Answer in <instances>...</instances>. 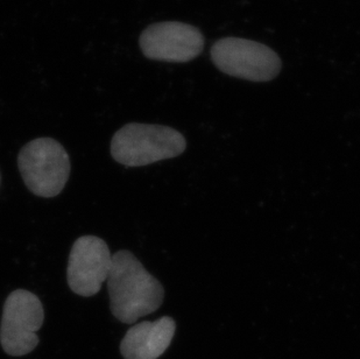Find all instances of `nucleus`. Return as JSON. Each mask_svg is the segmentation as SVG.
Returning <instances> with one entry per match:
<instances>
[{
  "mask_svg": "<svg viewBox=\"0 0 360 359\" xmlns=\"http://www.w3.org/2000/svg\"><path fill=\"white\" fill-rule=\"evenodd\" d=\"M106 282L110 309L120 322L132 325L162 305V285L146 271L132 252L120 250L112 254Z\"/></svg>",
  "mask_w": 360,
  "mask_h": 359,
  "instance_id": "nucleus-1",
  "label": "nucleus"
},
{
  "mask_svg": "<svg viewBox=\"0 0 360 359\" xmlns=\"http://www.w3.org/2000/svg\"><path fill=\"white\" fill-rule=\"evenodd\" d=\"M187 147L184 137L169 126L131 122L111 140V156L126 167H143L181 156Z\"/></svg>",
  "mask_w": 360,
  "mask_h": 359,
  "instance_id": "nucleus-2",
  "label": "nucleus"
},
{
  "mask_svg": "<svg viewBox=\"0 0 360 359\" xmlns=\"http://www.w3.org/2000/svg\"><path fill=\"white\" fill-rule=\"evenodd\" d=\"M18 167L25 184L44 199L58 196L70 177V159L65 147L51 138L32 140L21 149Z\"/></svg>",
  "mask_w": 360,
  "mask_h": 359,
  "instance_id": "nucleus-3",
  "label": "nucleus"
},
{
  "mask_svg": "<svg viewBox=\"0 0 360 359\" xmlns=\"http://www.w3.org/2000/svg\"><path fill=\"white\" fill-rule=\"evenodd\" d=\"M211 58L221 73L251 82H269L281 70L279 55L257 41L224 37L211 48Z\"/></svg>",
  "mask_w": 360,
  "mask_h": 359,
  "instance_id": "nucleus-4",
  "label": "nucleus"
},
{
  "mask_svg": "<svg viewBox=\"0 0 360 359\" xmlns=\"http://www.w3.org/2000/svg\"><path fill=\"white\" fill-rule=\"evenodd\" d=\"M40 298L31 291L17 289L7 296L0 325V343L12 357L28 355L38 346L37 332L44 325Z\"/></svg>",
  "mask_w": 360,
  "mask_h": 359,
  "instance_id": "nucleus-5",
  "label": "nucleus"
},
{
  "mask_svg": "<svg viewBox=\"0 0 360 359\" xmlns=\"http://www.w3.org/2000/svg\"><path fill=\"white\" fill-rule=\"evenodd\" d=\"M139 44L143 55L150 60L184 63L202 53L204 37L191 25L163 21L148 26L140 35Z\"/></svg>",
  "mask_w": 360,
  "mask_h": 359,
  "instance_id": "nucleus-6",
  "label": "nucleus"
},
{
  "mask_svg": "<svg viewBox=\"0 0 360 359\" xmlns=\"http://www.w3.org/2000/svg\"><path fill=\"white\" fill-rule=\"evenodd\" d=\"M112 254L102 238L83 236L72 245L69 256L67 279L75 294L94 296L108 280Z\"/></svg>",
  "mask_w": 360,
  "mask_h": 359,
  "instance_id": "nucleus-7",
  "label": "nucleus"
},
{
  "mask_svg": "<svg viewBox=\"0 0 360 359\" xmlns=\"http://www.w3.org/2000/svg\"><path fill=\"white\" fill-rule=\"evenodd\" d=\"M175 329L169 316L133 325L120 343V353L125 359H158L170 346Z\"/></svg>",
  "mask_w": 360,
  "mask_h": 359,
  "instance_id": "nucleus-8",
  "label": "nucleus"
}]
</instances>
